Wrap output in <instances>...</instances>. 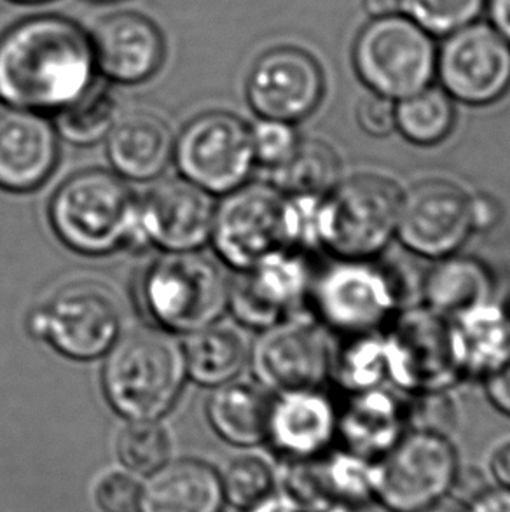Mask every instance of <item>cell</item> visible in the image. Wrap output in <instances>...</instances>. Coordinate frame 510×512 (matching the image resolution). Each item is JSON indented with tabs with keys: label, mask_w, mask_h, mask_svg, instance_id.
<instances>
[{
	"label": "cell",
	"mask_w": 510,
	"mask_h": 512,
	"mask_svg": "<svg viewBox=\"0 0 510 512\" xmlns=\"http://www.w3.org/2000/svg\"><path fill=\"white\" fill-rule=\"evenodd\" d=\"M460 469L448 436L409 430L374 460V495L386 511L420 512L446 499Z\"/></svg>",
	"instance_id": "obj_6"
},
{
	"label": "cell",
	"mask_w": 510,
	"mask_h": 512,
	"mask_svg": "<svg viewBox=\"0 0 510 512\" xmlns=\"http://www.w3.org/2000/svg\"><path fill=\"white\" fill-rule=\"evenodd\" d=\"M250 132H252L255 160L262 161L269 167H276L283 160H287L299 142L290 123L275 121V119H262L261 123H257L254 130Z\"/></svg>",
	"instance_id": "obj_38"
},
{
	"label": "cell",
	"mask_w": 510,
	"mask_h": 512,
	"mask_svg": "<svg viewBox=\"0 0 510 512\" xmlns=\"http://www.w3.org/2000/svg\"><path fill=\"white\" fill-rule=\"evenodd\" d=\"M97 69L116 83L135 84L158 72L165 41L142 14L118 13L98 23L91 39Z\"/></svg>",
	"instance_id": "obj_21"
},
{
	"label": "cell",
	"mask_w": 510,
	"mask_h": 512,
	"mask_svg": "<svg viewBox=\"0 0 510 512\" xmlns=\"http://www.w3.org/2000/svg\"><path fill=\"white\" fill-rule=\"evenodd\" d=\"M95 499L104 512H137L140 488L125 472H111L98 481Z\"/></svg>",
	"instance_id": "obj_39"
},
{
	"label": "cell",
	"mask_w": 510,
	"mask_h": 512,
	"mask_svg": "<svg viewBox=\"0 0 510 512\" xmlns=\"http://www.w3.org/2000/svg\"><path fill=\"white\" fill-rule=\"evenodd\" d=\"M249 102L262 119L296 123L324 97V74L306 51L276 48L255 62L247 83Z\"/></svg>",
	"instance_id": "obj_16"
},
{
	"label": "cell",
	"mask_w": 510,
	"mask_h": 512,
	"mask_svg": "<svg viewBox=\"0 0 510 512\" xmlns=\"http://www.w3.org/2000/svg\"><path fill=\"white\" fill-rule=\"evenodd\" d=\"M395 125L409 142L434 146L446 139L455 125L453 98L441 88L427 86L399 100L395 105Z\"/></svg>",
	"instance_id": "obj_31"
},
{
	"label": "cell",
	"mask_w": 510,
	"mask_h": 512,
	"mask_svg": "<svg viewBox=\"0 0 510 512\" xmlns=\"http://www.w3.org/2000/svg\"><path fill=\"white\" fill-rule=\"evenodd\" d=\"M118 119V105L111 93L102 88H91L74 104L58 111L56 128L63 139L76 146H91L111 133Z\"/></svg>",
	"instance_id": "obj_33"
},
{
	"label": "cell",
	"mask_w": 510,
	"mask_h": 512,
	"mask_svg": "<svg viewBox=\"0 0 510 512\" xmlns=\"http://www.w3.org/2000/svg\"><path fill=\"white\" fill-rule=\"evenodd\" d=\"M250 512H303L289 495H268L250 507Z\"/></svg>",
	"instance_id": "obj_47"
},
{
	"label": "cell",
	"mask_w": 510,
	"mask_h": 512,
	"mask_svg": "<svg viewBox=\"0 0 510 512\" xmlns=\"http://www.w3.org/2000/svg\"><path fill=\"white\" fill-rule=\"evenodd\" d=\"M173 153L186 180L208 193H231L243 186L255 161L249 126L229 112L194 118Z\"/></svg>",
	"instance_id": "obj_11"
},
{
	"label": "cell",
	"mask_w": 510,
	"mask_h": 512,
	"mask_svg": "<svg viewBox=\"0 0 510 512\" xmlns=\"http://www.w3.org/2000/svg\"><path fill=\"white\" fill-rule=\"evenodd\" d=\"M406 402L383 388L350 394L338 411V439L343 448L378 460L406 432Z\"/></svg>",
	"instance_id": "obj_23"
},
{
	"label": "cell",
	"mask_w": 510,
	"mask_h": 512,
	"mask_svg": "<svg viewBox=\"0 0 510 512\" xmlns=\"http://www.w3.org/2000/svg\"><path fill=\"white\" fill-rule=\"evenodd\" d=\"M222 488L235 506L252 507L271 493L273 472L262 458L240 457L229 465Z\"/></svg>",
	"instance_id": "obj_36"
},
{
	"label": "cell",
	"mask_w": 510,
	"mask_h": 512,
	"mask_svg": "<svg viewBox=\"0 0 510 512\" xmlns=\"http://www.w3.org/2000/svg\"><path fill=\"white\" fill-rule=\"evenodd\" d=\"M348 394L380 388L388 378L385 336L357 334L331 360V373Z\"/></svg>",
	"instance_id": "obj_32"
},
{
	"label": "cell",
	"mask_w": 510,
	"mask_h": 512,
	"mask_svg": "<svg viewBox=\"0 0 510 512\" xmlns=\"http://www.w3.org/2000/svg\"><path fill=\"white\" fill-rule=\"evenodd\" d=\"M310 294L325 326L346 336L378 333L400 301L392 273L371 259H339L313 280Z\"/></svg>",
	"instance_id": "obj_9"
},
{
	"label": "cell",
	"mask_w": 510,
	"mask_h": 512,
	"mask_svg": "<svg viewBox=\"0 0 510 512\" xmlns=\"http://www.w3.org/2000/svg\"><path fill=\"white\" fill-rule=\"evenodd\" d=\"M364 7L373 18H383L399 13L400 0H364Z\"/></svg>",
	"instance_id": "obj_48"
},
{
	"label": "cell",
	"mask_w": 510,
	"mask_h": 512,
	"mask_svg": "<svg viewBox=\"0 0 510 512\" xmlns=\"http://www.w3.org/2000/svg\"><path fill=\"white\" fill-rule=\"evenodd\" d=\"M420 512H463L460 504H456L455 500H441V502H437L434 506L427 507V509H423Z\"/></svg>",
	"instance_id": "obj_49"
},
{
	"label": "cell",
	"mask_w": 510,
	"mask_h": 512,
	"mask_svg": "<svg viewBox=\"0 0 510 512\" xmlns=\"http://www.w3.org/2000/svg\"><path fill=\"white\" fill-rule=\"evenodd\" d=\"M406 423L411 430L448 436L456 425L455 406L446 390L420 392L406 404Z\"/></svg>",
	"instance_id": "obj_37"
},
{
	"label": "cell",
	"mask_w": 510,
	"mask_h": 512,
	"mask_svg": "<svg viewBox=\"0 0 510 512\" xmlns=\"http://www.w3.org/2000/svg\"><path fill=\"white\" fill-rule=\"evenodd\" d=\"M215 205L189 180H166L140 203V235L168 252L201 247L212 236Z\"/></svg>",
	"instance_id": "obj_18"
},
{
	"label": "cell",
	"mask_w": 510,
	"mask_h": 512,
	"mask_svg": "<svg viewBox=\"0 0 510 512\" xmlns=\"http://www.w3.org/2000/svg\"><path fill=\"white\" fill-rule=\"evenodd\" d=\"M331 350L306 324H276L254 346L252 364L264 385L280 392L318 388L331 373Z\"/></svg>",
	"instance_id": "obj_19"
},
{
	"label": "cell",
	"mask_w": 510,
	"mask_h": 512,
	"mask_svg": "<svg viewBox=\"0 0 510 512\" xmlns=\"http://www.w3.org/2000/svg\"><path fill=\"white\" fill-rule=\"evenodd\" d=\"M488 0H400V11L430 35H449L476 23Z\"/></svg>",
	"instance_id": "obj_34"
},
{
	"label": "cell",
	"mask_w": 510,
	"mask_h": 512,
	"mask_svg": "<svg viewBox=\"0 0 510 512\" xmlns=\"http://www.w3.org/2000/svg\"><path fill=\"white\" fill-rule=\"evenodd\" d=\"M229 291L221 266L193 250L168 252L152 264L142 282L152 320L166 331L184 334L214 326L229 306Z\"/></svg>",
	"instance_id": "obj_5"
},
{
	"label": "cell",
	"mask_w": 510,
	"mask_h": 512,
	"mask_svg": "<svg viewBox=\"0 0 510 512\" xmlns=\"http://www.w3.org/2000/svg\"><path fill=\"white\" fill-rule=\"evenodd\" d=\"M493 277L488 266L474 257L446 256L428 271L423 282L427 308L446 319L490 303Z\"/></svg>",
	"instance_id": "obj_27"
},
{
	"label": "cell",
	"mask_w": 510,
	"mask_h": 512,
	"mask_svg": "<svg viewBox=\"0 0 510 512\" xmlns=\"http://www.w3.org/2000/svg\"><path fill=\"white\" fill-rule=\"evenodd\" d=\"M91 39L74 21L35 16L0 37V102L32 112L62 111L95 81Z\"/></svg>",
	"instance_id": "obj_1"
},
{
	"label": "cell",
	"mask_w": 510,
	"mask_h": 512,
	"mask_svg": "<svg viewBox=\"0 0 510 512\" xmlns=\"http://www.w3.org/2000/svg\"><path fill=\"white\" fill-rule=\"evenodd\" d=\"M14 2H21V4H39V2H44V0H14Z\"/></svg>",
	"instance_id": "obj_50"
},
{
	"label": "cell",
	"mask_w": 510,
	"mask_h": 512,
	"mask_svg": "<svg viewBox=\"0 0 510 512\" xmlns=\"http://www.w3.org/2000/svg\"><path fill=\"white\" fill-rule=\"evenodd\" d=\"M210 238L226 263L252 270L278 250L290 249L289 200L269 187H238L215 210Z\"/></svg>",
	"instance_id": "obj_10"
},
{
	"label": "cell",
	"mask_w": 510,
	"mask_h": 512,
	"mask_svg": "<svg viewBox=\"0 0 510 512\" xmlns=\"http://www.w3.org/2000/svg\"><path fill=\"white\" fill-rule=\"evenodd\" d=\"M112 167L128 179L151 180L172 160V132L163 119L149 112H131L116 119L107 135Z\"/></svg>",
	"instance_id": "obj_24"
},
{
	"label": "cell",
	"mask_w": 510,
	"mask_h": 512,
	"mask_svg": "<svg viewBox=\"0 0 510 512\" xmlns=\"http://www.w3.org/2000/svg\"><path fill=\"white\" fill-rule=\"evenodd\" d=\"M502 219V207L490 194H477L470 198V224L472 231H490Z\"/></svg>",
	"instance_id": "obj_42"
},
{
	"label": "cell",
	"mask_w": 510,
	"mask_h": 512,
	"mask_svg": "<svg viewBox=\"0 0 510 512\" xmlns=\"http://www.w3.org/2000/svg\"><path fill=\"white\" fill-rule=\"evenodd\" d=\"M310 268L301 250L283 249L243 271L229 291V306L236 319L252 329H269L310 292Z\"/></svg>",
	"instance_id": "obj_17"
},
{
	"label": "cell",
	"mask_w": 510,
	"mask_h": 512,
	"mask_svg": "<svg viewBox=\"0 0 510 512\" xmlns=\"http://www.w3.org/2000/svg\"><path fill=\"white\" fill-rule=\"evenodd\" d=\"M123 317L116 296L95 282H77L56 292L28 319L35 338L69 359L102 357L116 345Z\"/></svg>",
	"instance_id": "obj_8"
},
{
	"label": "cell",
	"mask_w": 510,
	"mask_h": 512,
	"mask_svg": "<svg viewBox=\"0 0 510 512\" xmlns=\"http://www.w3.org/2000/svg\"><path fill=\"white\" fill-rule=\"evenodd\" d=\"M491 27L504 37L510 46V0H488Z\"/></svg>",
	"instance_id": "obj_45"
},
{
	"label": "cell",
	"mask_w": 510,
	"mask_h": 512,
	"mask_svg": "<svg viewBox=\"0 0 510 512\" xmlns=\"http://www.w3.org/2000/svg\"><path fill=\"white\" fill-rule=\"evenodd\" d=\"M490 469L498 485L510 488V441L495 450L491 457Z\"/></svg>",
	"instance_id": "obj_46"
},
{
	"label": "cell",
	"mask_w": 510,
	"mask_h": 512,
	"mask_svg": "<svg viewBox=\"0 0 510 512\" xmlns=\"http://www.w3.org/2000/svg\"><path fill=\"white\" fill-rule=\"evenodd\" d=\"M402 191L380 173L338 182L318 203V245L339 259H373L397 235Z\"/></svg>",
	"instance_id": "obj_4"
},
{
	"label": "cell",
	"mask_w": 510,
	"mask_h": 512,
	"mask_svg": "<svg viewBox=\"0 0 510 512\" xmlns=\"http://www.w3.org/2000/svg\"><path fill=\"white\" fill-rule=\"evenodd\" d=\"M435 76L449 97L491 104L510 88V46L491 25L472 23L449 34L437 49Z\"/></svg>",
	"instance_id": "obj_13"
},
{
	"label": "cell",
	"mask_w": 510,
	"mask_h": 512,
	"mask_svg": "<svg viewBox=\"0 0 510 512\" xmlns=\"http://www.w3.org/2000/svg\"><path fill=\"white\" fill-rule=\"evenodd\" d=\"M463 512H510V488H488L469 502Z\"/></svg>",
	"instance_id": "obj_44"
},
{
	"label": "cell",
	"mask_w": 510,
	"mask_h": 512,
	"mask_svg": "<svg viewBox=\"0 0 510 512\" xmlns=\"http://www.w3.org/2000/svg\"><path fill=\"white\" fill-rule=\"evenodd\" d=\"M341 163L338 153L322 140L297 142L287 160L273 167V184L287 198H324L338 186Z\"/></svg>",
	"instance_id": "obj_30"
},
{
	"label": "cell",
	"mask_w": 510,
	"mask_h": 512,
	"mask_svg": "<svg viewBox=\"0 0 510 512\" xmlns=\"http://www.w3.org/2000/svg\"><path fill=\"white\" fill-rule=\"evenodd\" d=\"M385 348L388 378L414 394L446 390L462 378L449 320L430 308L395 317L385 336Z\"/></svg>",
	"instance_id": "obj_12"
},
{
	"label": "cell",
	"mask_w": 510,
	"mask_h": 512,
	"mask_svg": "<svg viewBox=\"0 0 510 512\" xmlns=\"http://www.w3.org/2000/svg\"><path fill=\"white\" fill-rule=\"evenodd\" d=\"M268 439L294 462L317 457L338 439V409L318 388L282 392L271 406Z\"/></svg>",
	"instance_id": "obj_22"
},
{
	"label": "cell",
	"mask_w": 510,
	"mask_h": 512,
	"mask_svg": "<svg viewBox=\"0 0 510 512\" xmlns=\"http://www.w3.org/2000/svg\"><path fill=\"white\" fill-rule=\"evenodd\" d=\"M472 231L470 196L455 182L427 179L402 193L397 236L423 257L451 256Z\"/></svg>",
	"instance_id": "obj_14"
},
{
	"label": "cell",
	"mask_w": 510,
	"mask_h": 512,
	"mask_svg": "<svg viewBox=\"0 0 510 512\" xmlns=\"http://www.w3.org/2000/svg\"><path fill=\"white\" fill-rule=\"evenodd\" d=\"M186 373L205 387H221L240 374L247 362L242 334L226 326H210L187 336L182 348Z\"/></svg>",
	"instance_id": "obj_29"
},
{
	"label": "cell",
	"mask_w": 510,
	"mask_h": 512,
	"mask_svg": "<svg viewBox=\"0 0 510 512\" xmlns=\"http://www.w3.org/2000/svg\"><path fill=\"white\" fill-rule=\"evenodd\" d=\"M353 62L373 93L402 100L430 86L437 48L432 35L397 13L367 23L355 42Z\"/></svg>",
	"instance_id": "obj_7"
},
{
	"label": "cell",
	"mask_w": 510,
	"mask_h": 512,
	"mask_svg": "<svg viewBox=\"0 0 510 512\" xmlns=\"http://www.w3.org/2000/svg\"><path fill=\"white\" fill-rule=\"evenodd\" d=\"M273 401L264 388L247 381H229L208 401V418L219 436L238 446L268 439Z\"/></svg>",
	"instance_id": "obj_28"
},
{
	"label": "cell",
	"mask_w": 510,
	"mask_h": 512,
	"mask_svg": "<svg viewBox=\"0 0 510 512\" xmlns=\"http://www.w3.org/2000/svg\"><path fill=\"white\" fill-rule=\"evenodd\" d=\"M118 453L130 471L151 474L161 469L170 457V439L154 420H138L121 432Z\"/></svg>",
	"instance_id": "obj_35"
},
{
	"label": "cell",
	"mask_w": 510,
	"mask_h": 512,
	"mask_svg": "<svg viewBox=\"0 0 510 512\" xmlns=\"http://www.w3.org/2000/svg\"><path fill=\"white\" fill-rule=\"evenodd\" d=\"M58 163L55 128L39 112L0 107V189L27 193L42 186Z\"/></svg>",
	"instance_id": "obj_20"
},
{
	"label": "cell",
	"mask_w": 510,
	"mask_h": 512,
	"mask_svg": "<svg viewBox=\"0 0 510 512\" xmlns=\"http://www.w3.org/2000/svg\"><path fill=\"white\" fill-rule=\"evenodd\" d=\"M287 495L303 512H360L376 500L374 462L345 448L297 460Z\"/></svg>",
	"instance_id": "obj_15"
},
{
	"label": "cell",
	"mask_w": 510,
	"mask_h": 512,
	"mask_svg": "<svg viewBox=\"0 0 510 512\" xmlns=\"http://www.w3.org/2000/svg\"><path fill=\"white\" fill-rule=\"evenodd\" d=\"M505 312L509 313V317H510V298H509V303H507V306H505Z\"/></svg>",
	"instance_id": "obj_51"
},
{
	"label": "cell",
	"mask_w": 510,
	"mask_h": 512,
	"mask_svg": "<svg viewBox=\"0 0 510 512\" xmlns=\"http://www.w3.org/2000/svg\"><path fill=\"white\" fill-rule=\"evenodd\" d=\"M486 387L495 408L510 416V355L504 364L486 376Z\"/></svg>",
	"instance_id": "obj_43"
},
{
	"label": "cell",
	"mask_w": 510,
	"mask_h": 512,
	"mask_svg": "<svg viewBox=\"0 0 510 512\" xmlns=\"http://www.w3.org/2000/svg\"><path fill=\"white\" fill-rule=\"evenodd\" d=\"M360 128L371 137H386L397 128L395 125V104L390 98L373 93L364 98L357 109Z\"/></svg>",
	"instance_id": "obj_40"
},
{
	"label": "cell",
	"mask_w": 510,
	"mask_h": 512,
	"mask_svg": "<svg viewBox=\"0 0 510 512\" xmlns=\"http://www.w3.org/2000/svg\"><path fill=\"white\" fill-rule=\"evenodd\" d=\"M221 478L200 460L163 465L140 493L142 512H221Z\"/></svg>",
	"instance_id": "obj_26"
},
{
	"label": "cell",
	"mask_w": 510,
	"mask_h": 512,
	"mask_svg": "<svg viewBox=\"0 0 510 512\" xmlns=\"http://www.w3.org/2000/svg\"><path fill=\"white\" fill-rule=\"evenodd\" d=\"M186 374L182 348L170 336L138 331L109 350L105 395L119 415L133 422L156 420L172 409Z\"/></svg>",
	"instance_id": "obj_3"
},
{
	"label": "cell",
	"mask_w": 510,
	"mask_h": 512,
	"mask_svg": "<svg viewBox=\"0 0 510 512\" xmlns=\"http://www.w3.org/2000/svg\"><path fill=\"white\" fill-rule=\"evenodd\" d=\"M49 217L67 247L105 256L140 233V203L114 173L88 170L70 177L51 201Z\"/></svg>",
	"instance_id": "obj_2"
},
{
	"label": "cell",
	"mask_w": 510,
	"mask_h": 512,
	"mask_svg": "<svg viewBox=\"0 0 510 512\" xmlns=\"http://www.w3.org/2000/svg\"><path fill=\"white\" fill-rule=\"evenodd\" d=\"M490 486L486 483L483 472L477 467H460L456 474L455 483L451 486L449 497L455 500L456 504H469L472 500L486 492Z\"/></svg>",
	"instance_id": "obj_41"
},
{
	"label": "cell",
	"mask_w": 510,
	"mask_h": 512,
	"mask_svg": "<svg viewBox=\"0 0 510 512\" xmlns=\"http://www.w3.org/2000/svg\"><path fill=\"white\" fill-rule=\"evenodd\" d=\"M456 366L462 376H490L510 355V317L484 303L449 319Z\"/></svg>",
	"instance_id": "obj_25"
}]
</instances>
